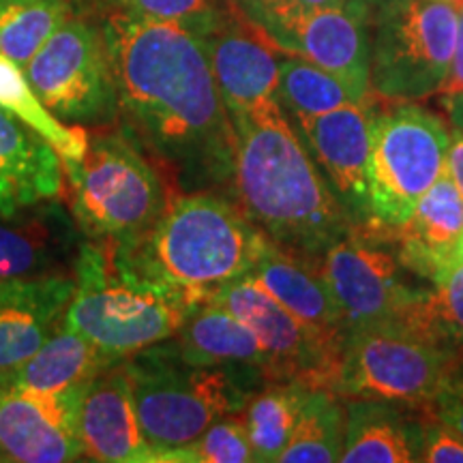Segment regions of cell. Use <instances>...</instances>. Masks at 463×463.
I'll use <instances>...</instances> for the list:
<instances>
[{"label":"cell","mask_w":463,"mask_h":463,"mask_svg":"<svg viewBox=\"0 0 463 463\" xmlns=\"http://www.w3.org/2000/svg\"><path fill=\"white\" fill-rule=\"evenodd\" d=\"M112 65L127 137L153 159L174 194L234 181V129L204 39L172 22L92 5Z\"/></svg>","instance_id":"cell-1"},{"label":"cell","mask_w":463,"mask_h":463,"mask_svg":"<svg viewBox=\"0 0 463 463\" xmlns=\"http://www.w3.org/2000/svg\"><path fill=\"white\" fill-rule=\"evenodd\" d=\"M234 129L236 204L273 245L317 260L356 223L279 106L228 112Z\"/></svg>","instance_id":"cell-2"},{"label":"cell","mask_w":463,"mask_h":463,"mask_svg":"<svg viewBox=\"0 0 463 463\" xmlns=\"http://www.w3.org/2000/svg\"><path fill=\"white\" fill-rule=\"evenodd\" d=\"M269 242L236 202L204 189L176 194L148 234L116 247L136 273L211 297L251 273Z\"/></svg>","instance_id":"cell-3"},{"label":"cell","mask_w":463,"mask_h":463,"mask_svg":"<svg viewBox=\"0 0 463 463\" xmlns=\"http://www.w3.org/2000/svg\"><path fill=\"white\" fill-rule=\"evenodd\" d=\"M75 292L65 324L114 361L172 339L208 297L148 279L125 262L112 241H86L73 266Z\"/></svg>","instance_id":"cell-4"},{"label":"cell","mask_w":463,"mask_h":463,"mask_svg":"<svg viewBox=\"0 0 463 463\" xmlns=\"http://www.w3.org/2000/svg\"><path fill=\"white\" fill-rule=\"evenodd\" d=\"M123 364L153 461H167L215 420L242 412L253 395L251 384L266 382L264 373L251 367H195L165 341L136 352Z\"/></svg>","instance_id":"cell-5"},{"label":"cell","mask_w":463,"mask_h":463,"mask_svg":"<svg viewBox=\"0 0 463 463\" xmlns=\"http://www.w3.org/2000/svg\"><path fill=\"white\" fill-rule=\"evenodd\" d=\"M65 170L73 219L90 241H140L172 200V187L153 159L123 129L108 125L89 133L84 157Z\"/></svg>","instance_id":"cell-6"},{"label":"cell","mask_w":463,"mask_h":463,"mask_svg":"<svg viewBox=\"0 0 463 463\" xmlns=\"http://www.w3.org/2000/svg\"><path fill=\"white\" fill-rule=\"evenodd\" d=\"M457 33L459 11L447 0H375L369 22L372 90L391 101L436 95Z\"/></svg>","instance_id":"cell-7"},{"label":"cell","mask_w":463,"mask_h":463,"mask_svg":"<svg viewBox=\"0 0 463 463\" xmlns=\"http://www.w3.org/2000/svg\"><path fill=\"white\" fill-rule=\"evenodd\" d=\"M450 131L444 120L412 101L378 109L367 159L369 215L402 228L439 174L447 170Z\"/></svg>","instance_id":"cell-8"},{"label":"cell","mask_w":463,"mask_h":463,"mask_svg":"<svg viewBox=\"0 0 463 463\" xmlns=\"http://www.w3.org/2000/svg\"><path fill=\"white\" fill-rule=\"evenodd\" d=\"M457 367L453 352L389 320L345 333L333 391L345 399L430 405Z\"/></svg>","instance_id":"cell-9"},{"label":"cell","mask_w":463,"mask_h":463,"mask_svg":"<svg viewBox=\"0 0 463 463\" xmlns=\"http://www.w3.org/2000/svg\"><path fill=\"white\" fill-rule=\"evenodd\" d=\"M242 20L286 54L305 58L339 78L358 99H369L372 5L314 7L298 0H232Z\"/></svg>","instance_id":"cell-10"},{"label":"cell","mask_w":463,"mask_h":463,"mask_svg":"<svg viewBox=\"0 0 463 463\" xmlns=\"http://www.w3.org/2000/svg\"><path fill=\"white\" fill-rule=\"evenodd\" d=\"M43 106L71 125L116 123L118 101L99 22L71 15L24 67Z\"/></svg>","instance_id":"cell-11"},{"label":"cell","mask_w":463,"mask_h":463,"mask_svg":"<svg viewBox=\"0 0 463 463\" xmlns=\"http://www.w3.org/2000/svg\"><path fill=\"white\" fill-rule=\"evenodd\" d=\"M208 300L234 314L256 335L266 354V382L333 391L344 339L305 324L251 275L217 288Z\"/></svg>","instance_id":"cell-12"},{"label":"cell","mask_w":463,"mask_h":463,"mask_svg":"<svg viewBox=\"0 0 463 463\" xmlns=\"http://www.w3.org/2000/svg\"><path fill=\"white\" fill-rule=\"evenodd\" d=\"M402 260L386 249L345 236L317 258V269L331 288L345 322V333L372 324L389 322L425 289L408 286L402 273Z\"/></svg>","instance_id":"cell-13"},{"label":"cell","mask_w":463,"mask_h":463,"mask_svg":"<svg viewBox=\"0 0 463 463\" xmlns=\"http://www.w3.org/2000/svg\"><path fill=\"white\" fill-rule=\"evenodd\" d=\"M84 392L50 395L0 386V463L80 459L78 412Z\"/></svg>","instance_id":"cell-14"},{"label":"cell","mask_w":463,"mask_h":463,"mask_svg":"<svg viewBox=\"0 0 463 463\" xmlns=\"http://www.w3.org/2000/svg\"><path fill=\"white\" fill-rule=\"evenodd\" d=\"M373 116L372 97L317 116H294L316 165L326 174L328 184L354 223L372 219L367 159Z\"/></svg>","instance_id":"cell-15"},{"label":"cell","mask_w":463,"mask_h":463,"mask_svg":"<svg viewBox=\"0 0 463 463\" xmlns=\"http://www.w3.org/2000/svg\"><path fill=\"white\" fill-rule=\"evenodd\" d=\"M82 455L106 463H150L153 449L144 438L123 361L97 373L78 412Z\"/></svg>","instance_id":"cell-16"},{"label":"cell","mask_w":463,"mask_h":463,"mask_svg":"<svg viewBox=\"0 0 463 463\" xmlns=\"http://www.w3.org/2000/svg\"><path fill=\"white\" fill-rule=\"evenodd\" d=\"M75 277L43 273L0 277V373L15 369L65 320Z\"/></svg>","instance_id":"cell-17"},{"label":"cell","mask_w":463,"mask_h":463,"mask_svg":"<svg viewBox=\"0 0 463 463\" xmlns=\"http://www.w3.org/2000/svg\"><path fill=\"white\" fill-rule=\"evenodd\" d=\"M202 39L228 112L279 106V61L241 14Z\"/></svg>","instance_id":"cell-18"},{"label":"cell","mask_w":463,"mask_h":463,"mask_svg":"<svg viewBox=\"0 0 463 463\" xmlns=\"http://www.w3.org/2000/svg\"><path fill=\"white\" fill-rule=\"evenodd\" d=\"M61 195L62 167L54 146L0 108V217L11 219Z\"/></svg>","instance_id":"cell-19"},{"label":"cell","mask_w":463,"mask_h":463,"mask_svg":"<svg viewBox=\"0 0 463 463\" xmlns=\"http://www.w3.org/2000/svg\"><path fill=\"white\" fill-rule=\"evenodd\" d=\"M399 260L412 273L436 281L450 266L463 236V198L444 170L422 195L412 217L399 228Z\"/></svg>","instance_id":"cell-20"},{"label":"cell","mask_w":463,"mask_h":463,"mask_svg":"<svg viewBox=\"0 0 463 463\" xmlns=\"http://www.w3.org/2000/svg\"><path fill=\"white\" fill-rule=\"evenodd\" d=\"M412 405L382 399H350L345 405L344 463H412L419 461L425 420Z\"/></svg>","instance_id":"cell-21"},{"label":"cell","mask_w":463,"mask_h":463,"mask_svg":"<svg viewBox=\"0 0 463 463\" xmlns=\"http://www.w3.org/2000/svg\"><path fill=\"white\" fill-rule=\"evenodd\" d=\"M249 275L316 331L345 339L344 316L317 269V260L309 262L307 258L269 242Z\"/></svg>","instance_id":"cell-22"},{"label":"cell","mask_w":463,"mask_h":463,"mask_svg":"<svg viewBox=\"0 0 463 463\" xmlns=\"http://www.w3.org/2000/svg\"><path fill=\"white\" fill-rule=\"evenodd\" d=\"M118 361L69 328L65 320L31 358L0 373V386L31 392L86 391L92 378Z\"/></svg>","instance_id":"cell-23"},{"label":"cell","mask_w":463,"mask_h":463,"mask_svg":"<svg viewBox=\"0 0 463 463\" xmlns=\"http://www.w3.org/2000/svg\"><path fill=\"white\" fill-rule=\"evenodd\" d=\"M174 337V350L184 363L195 367H251L266 378V354L256 335L211 300L195 307Z\"/></svg>","instance_id":"cell-24"},{"label":"cell","mask_w":463,"mask_h":463,"mask_svg":"<svg viewBox=\"0 0 463 463\" xmlns=\"http://www.w3.org/2000/svg\"><path fill=\"white\" fill-rule=\"evenodd\" d=\"M307 391L297 382H266L264 389L249 399L241 416L256 461H279L297 427Z\"/></svg>","instance_id":"cell-25"},{"label":"cell","mask_w":463,"mask_h":463,"mask_svg":"<svg viewBox=\"0 0 463 463\" xmlns=\"http://www.w3.org/2000/svg\"><path fill=\"white\" fill-rule=\"evenodd\" d=\"M0 108L45 137L54 146L62 164L84 157L89 146V131L82 125H62L34 95L24 69L17 67L5 54H0Z\"/></svg>","instance_id":"cell-26"},{"label":"cell","mask_w":463,"mask_h":463,"mask_svg":"<svg viewBox=\"0 0 463 463\" xmlns=\"http://www.w3.org/2000/svg\"><path fill=\"white\" fill-rule=\"evenodd\" d=\"M345 442V408L331 389H309L297 427L279 461L335 463L341 461Z\"/></svg>","instance_id":"cell-27"},{"label":"cell","mask_w":463,"mask_h":463,"mask_svg":"<svg viewBox=\"0 0 463 463\" xmlns=\"http://www.w3.org/2000/svg\"><path fill=\"white\" fill-rule=\"evenodd\" d=\"M431 292L410 303L395 320L459 356L463 350V264H455L433 281Z\"/></svg>","instance_id":"cell-28"},{"label":"cell","mask_w":463,"mask_h":463,"mask_svg":"<svg viewBox=\"0 0 463 463\" xmlns=\"http://www.w3.org/2000/svg\"><path fill=\"white\" fill-rule=\"evenodd\" d=\"M24 219L17 225L0 223V277H26L50 273L69 247L67 223L56 213Z\"/></svg>","instance_id":"cell-29"},{"label":"cell","mask_w":463,"mask_h":463,"mask_svg":"<svg viewBox=\"0 0 463 463\" xmlns=\"http://www.w3.org/2000/svg\"><path fill=\"white\" fill-rule=\"evenodd\" d=\"M71 11L73 0H0V54L24 69Z\"/></svg>","instance_id":"cell-30"},{"label":"cell","mask_w":463,"mask_h":463,"mask_svg":"<svg viewBox=\"0 0 463 463\" xmlns=\"http://www.w3.org/2000/svg\"><path fill=\"white\" fill-rule=\"evenodd\" d=\"M279 101L292 116H317L361 99L326 69L289 56L279 62Z\"/></svg>","instance_id":"cell-31"},{"label":"cell","mask_w":463,"mask_h":463,"mask_svg":"<svg viewBox=\"0 0 463 463\" xmlns=\"http://www.w3.org/2000/svg\"><path fill=\"white\" fill-rule=\"evenodd\" d=\"M92 5L118 7L150 20L172 22L206 37L239 15L232 0H92Z\"/></svg>","instance_id":"cell-32"},{"label":"cell","mask_w":463,"mask_h":463,"mask_svg":"<svg viewBox=\"0 0 463 463\" xmlns=\"http://www.w3.org/2000/svg\"><path fill=\"white\" fill-rule=\"evenodd\" d=\"M167 461L189 463H247L256 461L242 416L228 414L213 422L195 442L174 450Z\"/></svg>","instance_id":"cell-33"},{"label":"cell","mask_w":463,"mask_h":463,"mask_svg":"<svg viewBox=\"0 0 463 463\" xmlns=\"http://www.w3.org/2000/svg\"><path fill=\"white\" fill-rule=\"evenodd\" d=\"M419 461L463 463V438L438 419L431 422L425 420Z\"/></svg>","instance_id":"cell-34"},{"label":"cell","mask_w":463,"mask_h":463,"mask_svg":"<svg viewBox=\"0 0 463 463\" xmlns=\"http://www.w3.org/2000/svg\"><path fill=\"white\" fill-rule=\"evenodd\" d=\"M433 419L450 427L463 438V375L457 372L431 402Z\"/></svg>","instance_id":"cell-35"},{"label":"cell","mask_w":463,"mask_h":463,"mask_svg":"<svg viewBox=\"0 0 463 463\" xmlns=\"http://www.w3.org/2000/svg\"><path fill=\"white\" fill-rule=\"evenodd\" d=\"M463 92V17H459V33H457V43H455V52L453 58H450L449 71L444 75L442 84L436 95H439L442 99V106H449L450 101L455 99L457 95Z\"/></svg>","instance_id":"cell-36"},{"label":"cell","mask_w":463,"mask_h":463,"mask_svg":"<svg viewBox=\"0 0 463 463\" xmlns=\"http://www.w3.org/2000/svg\"><path fill=\"white\" fill-rule=\"evenodd\" d=\"M447 172L463 198V131H450V146L447 155Z\"/></svg>","instance_id":"cell-37"},{"label":"cell","mask_w":463,"mask_h":463,"mask_svg":"<svg viewBox=\"0 0 463 463\" xmlns=\"http://www.w3.org/2000/svg\"><path fill=\"white\" fill-rule=\"evenodd\" d=\"M444 108H447V112L450 116V125H453V129L463 131V92L461 95H457L455 99Z\"/></svg>","instance_id":"cell-38"},{"label":"cell","mask_w":463,"mask_h":463,"mask_svg":"<svg viewBox=\"0 0 463 463\" xmlns=\"http://www.w3.org/2000/svg\"><path fill=\"white\" fill-rule=\"evenodd\" d=\"M298 3L314 5V7H344V5L354 3V0H298Z\"/></svg>","instance_id":"cell-39"},{"label":"cell","mask_w":463,"mask_h":463,"mask_svg":"<svg viewBox=\"0 0 463 463\" xmlns=\"http://www.w3.org/2000/svg\"><path fill=\"white\" fill-rule=\"evenodd\" d=\"M455 264H463V236L459 239V242H457L455 249H453V256H450V266ZM449 266V269H450Z\"/></svg>","instance_id":"cell-40"},{"label":"cell","mask_w":463,"mask_h":463,"mask_svg":"<svg viewBox=\"0 0 463 463\" xmlns=\"http://www.w3.org/2000/svg\"><path fill=\"white\" fill-rule=\"evenodd\" d=\"M449 5H453L457 11H463V0H447Z\"/></svg>","instance_id":"cell-41"},{"label":"cell","mask_w":463,"mask_h":463,"mask_svg":"<svg viewBox=\"0 0 463 463\" xmlns=\"http://www.w3.org/2000/svg\"><path fill=\"white\" fill-rule=\"evenodd\" d=\"M367 3H369V5H373V3H375V0H367Z\"/></svg>","instance_id":"cell-42"},{"label":"cell","mask_w":463,"mask_h":463,"mask_svg":"<svg viewBox=\"0 0 463 463\" xmlns=\"http://www.w3.org/2000/svg\"><path fill=\"white\" fill-rule=\"evenodd\" d=\"M461 14H463V11H461ZM461 17H463V15H461Z\"/></svg>","instance_id":"cell-43"},{"label":"cell","mask_w":463,"mask_h":463,"mask_svg":"<svg viewBox=\"0 0 463 463\" xmlns=\"http://www.w3.org/2000/svg\"><path fill=\"white\" fill-rule=\"evenodd\" d=\"M73 3H75V0H73Z\"/></svg>","instance_id":"cell-44"}]
</instances>
